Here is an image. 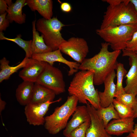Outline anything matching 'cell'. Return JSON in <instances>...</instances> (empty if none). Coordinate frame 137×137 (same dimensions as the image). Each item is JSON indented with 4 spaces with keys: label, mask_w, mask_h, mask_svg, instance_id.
I'll use <instances>...</instances> for the list:
<instances>
[{
    "label": "cell",
    "mask_w": 137,
    "mask_h": 137,
    "mask_svg": "<svg viewBox=\"0 0 137 137\" xmlns=\"http://www.w3.org/2000/svg\"><path fill=\"white\" fill-rule=\"evenodd\" d=\"M109 44L107 42L101 43L99 52L93 57L85 58L80 64L79 70L94 71V84L99 85L104 83L107 77L112 71L116 70L118 57L121 50L110 52Z\"/></svg>",
    "instance_id": "cell-1"
},
{
    "label": "cell",
    "mask_w": 137,
    "mask_h": 137,
    "mask_svg": "<svg viewBox=\"0 0 137 137\" xmlns=\"http://www.w3.org/2000/svg\"><path fill=\"white\" fill-rule=\"evenodd\" d=\"M94 71L80 70L75 74L68 88L70 95L76 96L79 103L87 104L88 101L96 110L100 107L97 89L94 86Z\"/></svg>",
    "instance_id": "cell-2"
},
{
    "label": "cell",
    "mask_w": 137,
    "mask_h": 137,
    "mask_svg": "<svg viewBox=\"0 0 137 137\" xmlns=\"http://www.w3.org/2000/svg\"><path fill=\"white\" fill-rule=\"evenodd\" d=\"M100 29L128 24L137 25V11L129 0L109 5L104 13Z\"/></svg>",
    "instance_id": "cell-3"
},
{
    "label": "cell",
    "mask_w": 137,
    "mask_h": 137,
    "mask_svg": "<svg viewBox=\"0 0 137 137\" xmlns=\"http://www.w3.org/2000/svg\"><path fill=\"white\" fill-rule=\"evenodd\" d=\"M78 102V98L75 96H68L63 105L56 108L52 114L45 117L44 127L50 134H56L65 128Z\"/></svg>",
    "instance_id": "cell-4"
},
{
    "label": "cell",
    "mask_w": 137,
    "mask_h": 137,
    "mask_svg": "<svg viewBox=\"0 0 137 137\" xmlns=\"http://www.w3.org/2000/svg\"><path fill=\"white\" fill-rule=\"evenodd\" d=\"M137 31V24H128L97 29L96 32L113 51H117L126 48L127 42Z\"/></svg>",
    "instance_id": "cell-5"
},
{
    "label": "cell",
    "mask_w": 137,
    "mask_h": 137,
    "mask_svg": "<svg viewBox=\"0 0 137 137\" xmlns=\"http://www.w3.org/2000/svg\"><path fill=\"white\" fill-rule=\"evenodd\" d=\"M36 25L37 30L41 33L45 43L52 51L58 49L61 44L66 41L61 33L62 27L66 25L57 17L48 20L40 19L36 21Z\"/></svg>",
    "instance_id": "cell-6"
},
{
    "label": "cell",
    "mask_w": 137,
    "mask_h": 137,
    "mask_svg": "<svg viewBox=\"0 0 137 137\" xmlns=\"http://www.w3.org/2000/svg\"><path fill=\"white\" fill-rule=\"evenodd\" d=\"M36 82L51 90L56 95L65 91V84L62 72L59 68L48 63Z\"/></svg>",
    "instance_id": "cell-7"
},
{
    "label": "cell",
    "mask_w": 137,
    "mask_h": 137,
    "mask_svg": "<svg viewBox=\"0 0 137 137\" xmlns=\"http://www.w3.org/2000/svg\"><path fill=\"white\" fill-rule=\"evenodd\" d=\"M61 52L81 64L89 52L87 41L83 38L72 37L62 43L59 47Z\"/></svg>",
    "instance_id": "cell-8"
},
{
    "label": "cell",
    "mask_w": 137,
    "mask_h": 137,
    "mask_svg": "<svg viewBox=\"0 0 137 137\" xmlns=\"http://www.w3.org/2000/svg\"><path fill=\"white\" fill-rule=\"evenodd\" d=\"M60 98L53 101H48L39 104L30 103L25 106L24 113L27 121L29 124L34 126L44 124V116L48 111L50 105L54 103L59 102L61 100Z\"/></svg>",
    "instance_id": "cell-9"
},
{
    "label": "cell",
    "mask_w": 137,
    "mask_h": 137,
    "mask_svg": "<svg viewBox=\"0 0 137 137\" xmlns=\"http://www.w3.org/2000/svg\"><path fill=\"white\" fill-rule=\"evenodd\" d=\"M59 49L49 52L39 54H33L32 58L39 61L46 62L53 65L55 62L63 63L69 68L68 75L70 76L78 72L80 64L76 62L69 61L62 56Z\"/></svg>",
    "instance_id": "cell-10"
},
{
    "label": "cell",
    "mask_w": 137,
    "mask_h": 137,
    "mask_svg": "<svg viewBox=\"0 0 137 137\" xmlns=\"http://www.w3.org/2000/svg\"><path fill=\"white\" fill-rule=\"evenodd\" d=\"M122 56H128L131 67L125 76L126 85L124 88L126 93L133 94L137 96V54L126 48L122 50Z\"/></svg>",
    "instance_id": "cell-11"
},
{
    "label": "cell",
    "mask_w": 137,
    "mask_h": 137,
    "mask_svg": "<svg viewBox=\"0 0 137 137\" xmlns=\"http://www.w3.org/2000/svg\"><path fill=\"white\" fill-rule=\"evenodd\" d=\"M47 63L32 58H28L26 64L19 74L23 81L36 82Z\"/></svg>",
    "instance_id": "cell-12"
},
{
    "label": "cell",
    "mask_w": 137,
    "mask_h": 137,
    "mask_svg": "<svg viewBox=\"0 0 137 137\" xmlns=\"http://www.w3.org/2000/svg\"><path fill=\"white\" fill-rule=\"evenodd\" d=\"M91 119L86 137H112L107 132L102 121L98 117L96 109L88 102L86 104Z\"/></svg>",
    "instance_id": "cell-13"
},
{
    "label": "cell",
    "mask_w": 137,
    "mask_h": 137,
    "mask_svg": "<svg viewBox=\"0 0 137 137\" xmlns=\"http://www.w3.org/2000/svg\"><path fill=\"white\" fill-rule=\"evenodd\" d=\"M134 119L133 117H131L113 119L108 124L105 130L110 135L119 136L125 133H130L134 129Z\"/></svg>",
    "instance_id": "cell-14"
},
{
    "label": "cell",
    "mask_w": 137,
    "mask_h": 137,
    "mask_svg": "<svg viewBox=\"0 0 137 137\" xmlns=\"http://www.w3.org/2000/svg\"><path fill=\"white\" fill-rule=\"evenodd\" d=\"M116 76L115 71H112L107 77L104 82V91H98L100 105L101 107H107L113 102L116 93V85L114 80Z\"/></svg>",
    "instance_id": "cell-15"
},
{
    "label": "cell",
    "mask_w": 137,
    "mask_h": 137,
    "mask_svg": "<svg viewBox=\"0 0 137 137\" xmlns=\"http://www.w3.org/2000/svg\"><path fill=\"white\" fill-rule=\"evenodd\" d=\"M90 118L87 106H77L63 131V135L66 137L72 130Z\"/></svg>",
    "instance_id": "cell-16"
},
{
    "label": "cell",
    "mask_w": 137,
    "mask_h": 137,
    "mask_svg": "<svg viewBox=\"0 0 137 137\" xmlns=\"http://www.w3.org/2000/svg\"><path fill=\"white\" fill-rule=\"evenodd\" d=\"M25 4L32 11H37L43 18L47 20L52 18L53 15L52 0H26Z\"/></svg>",
    "instance_id": "cell-17"
},
{
    "label": "cell",
    "mask_w": 137,
    "mask_h": 137,
    "mask_svg": "<svg viewBox=\"0 0 137 137\" xmlns=\"http://www.w3.org/2000/svg\"><path fill=\"white\" fill-rule=\"evenodd\" d=\"M26 3V0H17L10 6L7 11L6 18L10 23L14 21L19 24L25 22L26 15L22 13V8Z\"/></svg>",
    "instance_id": "cell-18"
},
{
    "label": "cell",
    "mask_w": 137,
    "mask_h": 137,
    "mask_svg": "<svg viewBox=\"0 0 137 137\" xmlns=\"http://www.w3.org/2000/svg\"><path fill=\"white\" fill-rule=\"evenodd\" d=\"M56 95L51 90L35 82L30 103L39 104L49 101H53Z\"/></svg>",
    "instance_id": "cell-19"
},
{
    "label": "cell",
    "mask_w": 137,
    "mask_h": 137,
    "mask_svg": "<svg viewBox=\"0 0 137 137\" xmlns=\"http://www.w3.org/2000/svg\"><path fill=\"white\" fill-rule=\"evenodd\" d=\"M35 83L23 81L18 86L15 92L16 100L21 105L25 106L31 98Z\"/></svg>",
    "instance_id": "cell-20"
},
{
    "label": "cell",
    "mask_w": 137,
    "mask_h": 137,
    "mask_svg": "<svg viewBox=\"0 0 137 137\" xmlns=\"http://www.w3.org/2000/svg\"><path fill=\"white\" fill-rule=\"evenodd\" d=\"M28 58L25 56L22 61L15 66L9 65V61L4 57L0 60V83L8 79L10 76L25 66Z\"/></svg>",
    "instance_id": "cell-21"
},
{
    "label": "cell",
    "mask_w": 137,
    "mask_h": 137,
    "mask_svg": "<svg viewBox=\"0 0 137 137\" xmlns=\"http://www.w3.org/2000/svg\"><path fill=\"white\" fill-rule=\"evenodd\" d=\"M36 22V20H34L32 22V40L31 49L32 55L52 51L45 43L42 36H40L39 33L37 31Z\"/></svg>",
    "instance_id": "cell-22"
},
{
    "label": "cell",
    "mask_w": 137,
    "mask_h": 137,
    "mask_svg": "<svg viewBox=\"0 0 137 137\" xmlns=\"http://www.w3.org/2000/svg\"><path fill=\"white\" fill-rule=\"evenodd\" d=\"M96 112L99 118L102 121L105 128L112 119L120 118L113 103L106 107H100L96 110Z\"/></svg>",
    "instance_id": "cell-23"
},
{
    "label": "cell",
    "mask_w": 137,
    "mask_h": 137,
    "mask_svg": "<svg viewBox=\"0 0 137 137\" xmlns=\"http://www.w3.org/2000/svg\"><path fill=\"white\" fill-rule=\"evenodd\" d=\"M21 35L19 34L14 38H9L6 37L3 32H0V40L10 41L15 43L25 51V56L28 58H31L32 55L31 47L32 40L26 41L21 38Z\"/></svg>",
    "instance_id": "cell-24"
},
{
    "label": "cell",
    "mask_w": 137,
    "mask_h": 137,
    "mask_svg": "<svg viewBox=\"0 0 137 137\" xmlns=\"http://www.w3.org/2000/svg\"><path fill=\"white\" fill-rule=\"evenodd\" d=\"M117 83L116 85V90L115 97L125 93L123 86V81L124 77L127 74V71L125 68L124 65L121 63H118L116 68Z\"/></svg>",
    "instance_id": "cell-25"
},
{
    "label": "cell",
    "mask_w": 137,
    "mask_h": 137,
    "mask_svg": "<svg viewBox=\"0 0 137 137\" xmlns=\"http://www.w3.org/2000/svg\"><path fill=\"white\" fill-rule=\"evenodd\" d=\"M113 103L120 118L133 117V109L122 104L115 99Z\"/></svg>",
    "instance_id": "cell-26"
},
{
    "label": "cell",
    "mask_w": 137,
    "mask_h": 137,
    "mask_svg": "<svg viewBox=\"0 0 137 137\" xmlns=\"http://www.w3.org/2000/svg\"><path fill=\"white\" fill-rule=\"evenodd\" d=\"M116 100L133 109L136 104L137 96L131 93H125L115 97Z\"/></svg>",
    "instance_id": "cell-27"
},
{
    "label": "cell",
    "mask_w": 137,
    "mask_h": 137,
    "mask_svg": "<svg viewBox=\"0 0 137 137\" xmlns=\"http://www.w3.org/2000/svg\"><path fill=\"white\" fill-rule=\"evenodd\" d=\"M90 123V118L72 130L66 137H86L87 131Z\"/></svg>",
    "instance_id": "cell-28"
},
{
    "label": "cell",
    "mask_w": 137,
    "mask_h": 137,
    "mask_svg": "<svg viewBox=\"0 0 137 137\" xmlns=\"http://www.w3.org/2000/svg\"><path fill=\"white\" fill-rule=\"evenodd\" d=\"M126 49L131 51H137V31L133 34L131 39L127 43Z\"/></svg>",
    "instance_id": "cell-29"
},
{
    "label": "cell",
    "mask_w": 137,
    "mask_h": 137,
    "mask_svg": "<svg viewBox=\"0 0 137 137\" xmlns=\"http://www.w3.org/2000/svg\"><path fill=\"white\" fill-rule=\"evenodd\" d=\"M7 12L0 15V32L5 31L9 26L10 22L6 18Z\"/></svg>",
    "instance_id": "cell-30"
},
{
    "label": "cell",
    "mask_w": 137,
    "mask_h": 137,
    "mask_svg": "<svg viewBox=\"0 0 137 137\" xmlns=\"http://www.w3.org/2000/svg\"><path fill=\"white\" fill-rule=\"evenodd\" d=\"M60 8L62 11L66 13L69 12L72 10V7L70 4L66 2H63L61 4Z\"/></svg>",
    "instance_id": "cell-31"
},
{
    "label": "cell",
    "mask_w": 137,
    "mask_h": 137,
    "mask_svg": "<svg viewBox=\"0 0 137 137\" xmlns=\"http://www.w3.org/2000/svg\"><path fill=\"white\" fill-rule=\"evenodd\" d=\"M8 7L4 0H0V14H2L7 12Z\"/></svg>",
    "instance_id": "cell-32"
},
{
    "label": "cell",
    "mask_w": 137,
    "mask_h": 137,
    "mask_svg": "<svg viewBox=\"0 0 137 137\" xmlns=\"http://www.w3.org/2000/svg\"><path fill=\"white\" fill-rule=\"evenodd\" d=\"M128 137H137V124H135L133 131L129 133Z\"/></svg>",
    "instance_id": "cell-33"
},
{
    "label": "cell",
    "mask_w": 137,
    "mask_h": 137,
    "mask_svg": "<svg viewBox=\"0 0 137 137\" xmlns=\"http://www.w3.org/2000/svg\"><path fill=\"white\" fill-rule=\"evenodd\" d=\"M6 103V102L3 100L1 97H0V114L2 111L4 110L5 107Z\"/></svg>",
    "instance_id": "cell-34"
},
{
    "label": "cell",
    "mask_w": 137,
    "mask_h": 137,
    "mask_svg": "<svg viewBox=\"0 0 137 137\" xmlns=\"http://www.w3.org/2000/svg\"><path fill=\"white\" fill-rule=\"evenodd\" d=\"M133 117L134 118H137V101L136 104L134 108H133Z\"/></svg>",
    "instance_id": "cell-35"
},
{
    "label": "cell",
    "mask_w": 137,
    "mask_h": 137,
    "mask_svg": "<svg viewBox=\"0 0 137 137\" xmlns=\"http://www.w3.org/2000/svg\"><path fill=\"white\" fill-rule=\"evenodd\" d=\"M129 1L133 4L135 10L137 11V0H129Z\"/></svg>",
    "instance_id": "cell-36"
},
{
    "label": "cell",
    "mask_w": 137,
    "mask_h": 137,
    "mask_svg": "<svg viewBox=\"0 0 137 137\" xmlns=\"http://www.w3.org/2000/svg\"><path fill=\"white\" fill-rule=\"evenodd\" d=\"M4 1L8 7L10 6L13 3L11 0H5Z\"/></svg>",
    "instance_id": "cell-37"
},
{
    "label": "cell",
    "mask_w": 137,
    "mask_h": 137,
    "mask_svg": "<svg viewBox=\"0 0 137 137\" xmlns=\"http://www.w3.org/2000/svg\"><path fill=\"white\" fill-rule=\"evenodd\" d=\"M137 54V51L135 52Z\"/></svg>",
    "instance_id": "cell-38"
},
{
    "label": "cell",
    "mask_w": 137,
    "mask_h": 137,
    "mask_svg": "<svg viewBox=\"0 0 137 137\" xmlns=\"http://www.w3.org/2000/svg\"><path fill=\"white\" fill-rule=\"evenodd\" d=\"M125 137H128V136H125Z\"/></svg>",
    "instance_id": "cell-39"
}]
</instances>
